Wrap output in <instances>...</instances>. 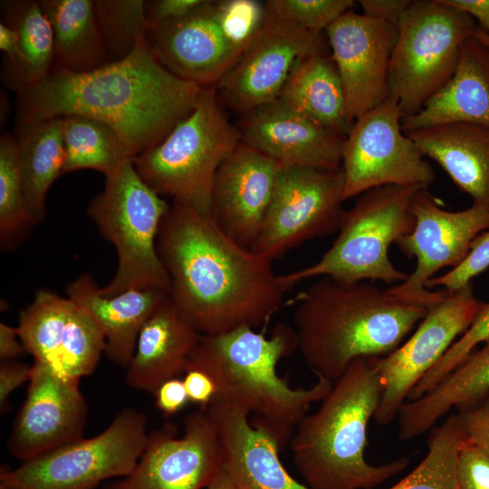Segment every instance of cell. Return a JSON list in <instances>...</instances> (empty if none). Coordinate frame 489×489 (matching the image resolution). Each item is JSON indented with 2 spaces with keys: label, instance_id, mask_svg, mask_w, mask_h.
<instances>
[{
  "label": "cell",
  "instance_id": "f907efd6",
  "mask_svg": "<svg viewBox=\"0 0 489 489\" xmlns=\"http://www.w3.org/2000/svg\"><path fill=\"white\" fill-rule=\"evenodd\" d=\"M25 352L19 338L16 327L0 323V357L1 360H14Z\"/></svg>",
  "mask_w": 489,
  "mask_h": 489
},
{
  "label": "cell",
  "instance_id": "6da1fadb",
  "mask_svg": "<svg viewBox=\"0 0 489 489\" xmlns=\"http://www.w3.org/2000/svg\"><path fill=\"white\" fill-rule=\"evenodd\" d=\"M157 250L170 300L202 335L255 329L283 304L286 291L272 262L236 244L210 216L172 203Z\"/></svg>",
  "mask_w": 489,
  "mask_h": 489
},
{
  "label": "cell",
  "instance_id": "f1b7e54d",
  "mask_svg": "<svg viewBox=\"0 0 489 489\" xmlns=\"http://www.w3.org/2000/svg\"><path fill=\"white\" fill-rule=\"evenodd\" d=\"M39 2L52 26L57 65L74 72H85L111 62L93 0Z\"/></svg>",
  "mask_w": 489,
  "mask_h": 489
},
{
  "label": "cell",
  "instance_id": "9c48e42d",
  "mask_svg": "<svg viewBox=\"0 0 489 489\" xmlns=\"http://www.w3.org/2000/svg\"><path fill=\"white\" fill-rule=\"evenodd\" d=\"M388 69L389 97L403 119L415 115L451 79L475 20L444 0H413L398 24Z\"/></svg>",
  "mask_w": 489,
  "mask_h": 489
},
{
  "label": "cell",
  "instance_id": "4dcf8cb0",
  "mask_svg": "<svg viewBox=\"0 0 489 489\" xmlns=\"http://www.w3.org/2000/svg\"><path fill=\"white\" fill-rule=\"evenodd\" d=\"M17 139L23 188L28 211L35 225L46 216V195L63 174L65 153L61 119L19 127Z\"/></svg>",
  "mask_w": 489,
  "mask_h": 489
},
{
  "label": "cell",
  "instance_id": "f5cc1de1",
  "mask_svg": "<svg viewBox=\"0 0 489 489\" xmlns=\"http://www.w3.org/2000/svg\"><path fill=\"white\" fill-rule=\"evenodd\" d=\"M206 489H242L222 467L216 473Z\"/></svg>",
  "mask_w": 489,
  "mask_h": 489
},
{
  "label": "cell",
  "instance_id": "f6af8a7d",
  "mask_svg": "<svg viewBox=\"0 0 489 489\" xmlns=\"http://www.w3.org/2000/svg\"><path fill=\"white\" fill-rule=\"evenodd\" d=\"M32 366L14 360H1L0 362V408L5 412L9 396L23 383L30 380Z\"/></svg>",
  "mask_w": 489,
  "mask_h": 489
},
{
  "label": "cell",
  "instance_id": "816d5d0a",
  "mask_svg": "<svg viewBox=\"0 0 489 489\" xmlns=\"http://www.w3.org/2000/svg\"><path fill=\"white\" fill-rule=\"evenodd\" d=\"M0 49L6 56L3 67L17 62L20 58L18 34L14 27L3 22L0 24Z\"/></svg>",
  "mask_w": 489,
  "mask_h": 489
},
{
  "label": "cell",
  "instance_id": "d6986e66",
  "mask_svg": "<svg viewBox=\"0 0 489 489\" xmlns=\"http://www.w3.org/2000/svg\"><path fill=\"white\" fill-rule=\"evenodd\" d=\"M283 167L241 141L220 165L210 216L239 245L251 249L255 242Z\"/></svg>",
  "mask_w": 489,
  "mask_h": 489
},
{
  "label": "cell",
  "instance_id": "836d02e7",
  "mask_svg": "<svg viewBox=\"0 0 489 489\" xmlns=\"http://www.w3.org/2000/svg\"><path fill=\"white\" fill-rule=\"evenodd\" d=\"M465 431L459 415L451 414L432 428L424 459L389 489H460L456 460Z\"/></svg>",
  "mask_w": 489,
  "mask_h": 489
},
{
  "label": "cell",
  "instance_id": "52a82bcc",
  "mask_svg": "<svg viewBox=\"0 0 489 489\" xmlns=\"http://www.w3.org/2000/svg\"><path fill=\"white\" fill-rule=\"evenodd\" d=\"M417 187L383 186L360 195L352 207L343 210L337 237L316 263L279 274L283 288L287 291L302 281L319 276L387 284L407 280L408 274L390 261L388 249L414 229L410 204Z\"/></svg>",
  "mask_w": 489,
  "mask_h": 489
},
{
  "label": "cell",
  "instance_id": "5b68a950",
  "mask_svg": "<svg viewBox=\"0 0 489 489\" xmlns=\"http://www.w3.org/2000/svg\"><path fill=\"white\" fill-rule=\"evenodd\" d=\"M381 393L370 359H357L333 382L317 410L298 423L289 446L311 489H373L408 466V458L379 465L365 458L368 425Z\"/></svg>",
  "mask_w": 489,
  "mask_h": 489
},
{
  "label": "cell",
  "instance_id": "d590c367",
  "mask_svg": "<svg viewBox=\"0 0 489 489\" xmlns=\"http://www.w3.org/2000/svg\"><path fill=\"white\" fill-rule=\"evenodd\" d=\"M95 13L111 62L129 56L146 37L149 24L143 0H93Z\"/></svg>",
  "mask_w": 489,
  "mask_h": 489
},
{
  "label": "cell",
  "instance_id": "8992f818",
  "mask_svg": "<svg viewBox=\"0 0 489 489\" xmlns=\"http://www.w3.org/2000/svg\"><path fill=\"white\" fill-rule=\"evenodd\" d=\"M216 88L201 91L194 109L157 145L132 159L140 177L172 203L210 216L216 172L240 143Z\"/></svg>",
  "mask_w": 489,
  "mask_h": 489
},
{
  "label": "cell",
  "instance_id": "c3c4849f",
  "mask_svg": "<svg viewBox=\"0 0 489 489\" xmlns=\"http://www.w3.org/2000/svg\"><path fill=\"white\" fill-rule=\"evenodd\" d=\"M413 0H360L364 14L398 24Z\"/></svg>",
  "mask_w": 489,
  "mask_h": 489
},
{
  "label": "cell",
  "instance_id": "ba28073f",
  "mask_svg": "<svg viewBox=\"0 0 489 489\" xmlns=\"http://www.w3.org/2000/svg\"><path fill=\"white\" fill-rule=\"evenodd\" d=\"M170 205L125 159L106 177L87 209L101 235L115 248L117 269L101 292L113 296L130 289L170 292V280L157 250L161 222Z\"/></svg>",
  "mask_w": 489,
  "mask_h": 489
},
{
  "label": "cell",
  "instance_id": "f35d334b",
  "mask_svg": "<svg viewBox=\"0 0 489 489\" xmlns=\"http://www.w3.org/2000/svg\"><path fill=\"white\" fill-rule=\"evenodd\" d=\"M216 12L224 35L241 54L262 31L268 15L265 3L256 0L216 1Z\"/></svg>",
  "mask_w": 489,
  "mask_h": 489
},
{
  "label": "cell",
  "instance_id": "8d00e7d4",
  "mask_svg": "<svg viewBox=\"0 0 489 489\" xmlns=\"http://www.w3.org/2000/svg\"><path fill=\"white\" fill-rule=\"evenodd\" d=\"M105 346L104 335L96 322L75 304L52 369L62 376L80 380L94 371Z\"/></svg>",
  "mask_w": 489,
  "mask_h": 489
},
{
  "label": "cell",
  "instance_id": "11a10c76",
  "mask_svg": "<svg viewBox=\"0 0 489 489\" xmlns=\"http://www.w3.org/2000/svg\"><path fill=\"white\" fill-rule=\"evenodd\" d=\"M0 489H20L5 482L0 483Z\"/></svg>",
  "mask_w": 489,
  "mask_h": 489
},
{
  "label": "cell",
  "instance_id": "bcb514c9",
  "mask_svg": "<svg viewBox=\"0 0 489 489\" xmlns=\"http://www.w3.org/2000/svg\"><path fill=\"white\" fill-rule=\"evenodd\" d=\"M153 395L156 407L166 415L179 412L189 402L184 381L178 378L163 382Z\"/></svg>",
  "mask_w": 489,
  "mask_h": 489
},
{
  "label": "cell",
  "instance_id": "4316f807",
  "mask_svg": "<svg viewBox=\"0 0 489 489\" xmlns=\"http://www.w3.org/2000/svg\"><path fill=\"white\" fill-rule=\"evenodd\" d=\"M423 397L406 401L398 413L399 438H415L433 428L452 408L481 401L489 392V340Z\"/></svg>",
  "mask_w": 489,
  "mask_h": 489
},
{
  "label": "cell",
  "instance_id": "603a6c76",
  "mask_svg": "<svg viewBox=\"0 0 489 489\" xmlns=\"http://www.w3.org/2000/svg\"><path fill=\"white\" fill-rule=\"evenodd\" d=\"M66 292L102 331L107 358L124 368L132 360L141 329L169 298V292L154 288L130 289L105 296L90 273H82L72 281Z\"/></svg>",
  "mask_w": 489,
  "mask_h": 489
},
{
  "label": "cell",
  "instance_id": "cb8c5ba5",
  "mask_svg": "<svg viewBox=\"0 0 489 489\" xmlns=\"http://www.w3.org/2000/svg\"><path fill=\"white\" fill-rule=\"evenodd\" d=\"M201 335L168 298L141 329L126 383L154 394L163 382L185 373Z\"/></svg>",
  "mask_w": 489,
  "mask_h": 489
},
{
  "label": "cell",
  "instance_id": "7c38bea8",
  "mask_svg": "<svg viewBox=\"0 0 489 489\" xmlns=\"http://www.w3.org/2000/svg\"><path fill=\"white\" fill-rule=\"evenodd\" d=\"M410 210L414 229L397 245L405 255L416 258V268L407 280L388 291L400 300L429 309L447 292L427 289V283L440 269H453L465 260L474 239L489 229V209L473 205L462 211H448L441 207L428 187H419L412 197Z\"/></svg>",
  "mask_w": 489,
  "mask_h": 489
},
{
  "label": "cell",
  "instance_id": "484cf974",
  "mask_svg": "<svg viewBox=\"0 0 489 489\" xmlns=\"http://www.w3.org/2000/svg\"><path fill=\"white\" fill-rule=\"evenodd\" d=\"M453 122L489 127V47L475 36L463 43L451 79L420 111L402 119V129L407 132Z\"/></svg>",
  "mask_w": 489,
  "mask_h": 489
},
{
  "label": "cell",
  "instance_id": "3957f363",
  "mask_svg": "<svg viewBox=\"0 0 489 489\" xmlns=\"http://www.w3.org/2000/svg\"><path fill=\"white\" fill-rule=\"evenodd\" d=\"M295 301L298 350L317 378L332 382L357 359L391 353L428 311L368 281L330 277L299 292Z\"/></svg>",
  "mask_w": 489,
  "mask_h": 489
},
{
  "label": "cell",
  "instance_id": "1f68e13d",
  "mask_svg": "<svg viewBox=\"0 0 489 489\" xmlns=\"http://www.w3.org/2000/svg\"><path fill=\"white\" fill-rule=\"evenodd\" d=\"M60 119L65 153L63 173L91 168L107 177L125 159H130L120 137L107 123L82 115Z\"/></svg>",
  "mask_w": 489,
  "mask_h": 489
},
{
  "label": "cell",
  "instance_id": "74e56055",
  "mask_svg": "<svg viewBox=\"0 0 489 489\" xmlns=\"http://www.w3.org/2000/svg\"><path fill=\"white\" fill-rule=\"evenodd\" d=\"M489 340V302H482L469 328L453 343L441 359L418 380L408 400L417 399L459 366L480 343Z\"/></svg>",
  "mask_w": 489,
  "mask_h": 489
},
{
  "label": "cell",
  "instance_id": "d6a6232c",
  "mask_svg": "<svg viewBox=\"0 0 489 489\" xmlns=\"http://www.w3.org/2000/svg\"><path fill=\"white\" fill-rule=\"evenodd\" d=\"M74 308L68 297L41 289L21 311L16 329L25 352L35 362L54 366Z\"/></svg>",
  "mask_w": 489,
  "mask_h": 489
},
{
  "label": "cell",
  "instance_id": "b9f144b4",
  "mask_svg": "<svg viewBox=\"0 0 489 489\" xmlns=\"http://www.w3.org/2000/svg\"><path fill=\"white\" fill-rule=\"evenodd\" d=\"M456 478L460 489H489V456L466 435L457 455Z\"/></svg>",
  "mask_w": 489,
  "mask_h": 489
},
{
  "label": "cell",
  "instance_id": "44dd1931",
  "mask_svg": "<svg viewBox=\"0 0 489 489\" xmlns=\"http://www.w3.org/2000/svg\"><path fill=\"white\" fill-rule=\"evenodd\" d=\"M238 132L241 142L283 167L341 168L345 137L316 124L279 100L245 113Z\"/></svg>",
  "mask_w": 489,
  "mask_h": 489
},
{
  "label": "cell",
  "instance_id": "f546056e",
  "mask_svg": "<svg viewBox=\"0 0 489 489\" xmlns=\"http://www.w3.org/2000/svg\"><path fill=\"white\" fill-rule=\"evenodd\" d=\"M5 22L19 37L20 58L3 67L5 84L18 93L41 82L53 66L54 43L51 24L36 1L5 2Z\"/></svg>",
  "mask_w": 489,
  "mask_h": 489
},
{
  "label": "cell",
  "instance_id": "ac0fdd59",
  "mask_svg": "<svg viewBox=\"0 0 489 489\" xmlns=\"http://www.w3.org/2000/svg\"><path fill=\"white\" fill-rule=\"evenodd\" d=\"M87 406L79 380L34 361L25 399L8 440L11 455L23 463L83 438Z\"/></svg>",
  "mask_w": 489,
  "mask_h": 489
},
{
  "label": "cell",
  "instance_id": "ee69618b",
  "mask_svg": "<svg viewBox=\"0 0 489 489\" xmlns=\"http://www.w3.org/2000/svg\"><path fill=\"white\" fill-rule=\"evenodd\" d=\"M205 0L146 1L149 27L179 20L199 7Z\"/></svg>",
  "mask_w": 489,
  "mask_h": 489
},
{
  "label": "cell",
  "instance_id": "9a60e30c",
  "mask_svg": "<svg viewBox=\"0 0 489 489\" xmlns=\"http://www.w3.org/2000/svg\"><path fill=\"white\" fill-rule=\"evenodd\" d=\"M254 42L220 79L216 88L235 110L247 113L276 101L296 62L327 53V37L270 12Z\"/></svg>",
  "mask_w": 489,
  "mask_h": 489
},
{
  "label": "cell",
  "instance_id": "e575fe53",
  "mask_svg": "<svg viewBox=\"0 0 489 489\" xmlns=\"http://www.w3.org/2000/svg\"><path fill=\"white\" fill-rule=\"evenodd\" d=\"M35 225L26 206L17 139L4 135L0 140V245L11 251Z\"/></svg>",
  "mask_w": 489,
  "mask_h": 489
},
{
  "label": "cell",
  "instance_id": "7a4b0ae2",
  "mask_svg": "<svg viewBox=\"0 0 489 489\" xmlns=\"http://www.w3.org/2000/svg\"><path fill=\"white\" fill-rule=\"evenodd\" d=\"M204 88L167 70L145 37L126 58L92 71L53 65L19 93L18 127L67 115L93 118L116 130L132 160L192 111Z\"/></svg>",
  "mask_w": 489,
  "mask_h": 489
},
{
  "label": "cell",
  "instance_id": "83f0119b",
  "mask_svg": "<svg viewBox=\"0 0 489 489\" xmlns=\"http://www.w3.org/2000/svg\"><path fill=\"white\" fill-rule=\"evenodd\" d=\"M316 124L346 137L352 123L346 113L342 82L328 53L301 58L277 99Z\"/></svg>",
  "mask_w": 489,
  "mask_h": 489
},
{
  "label": "cell",
  "instance_id": "e0dca14e",
  "mask_svg": "<svg viewBox=\"0 0 489 489\" xmlns=\"http://www.w3.org/2000/svg\"><path fill=\"white\" fill-rule=\"evenodd\" d=\"M325 34L342 82L347 117L352 123L389 97L388 69L398 26L350 9Z\"/></svg>",
  "mask_w": 489,
  "mask_h": 489
},
{
  "label": "cell",
  "instance_id": "7dc6e473",
  "mask_svg": "<svg viewBox=\"0 0 489 489\" xmlns=\"http://www.w3.org/2000/svg\"><path fill=\"white\" fill-rule=\"evenodd\" d=\"M183 381L189 401L201 408H206L216 396L215 382L202 370L187 369Z\"/></svg>",
  "mask_w": 489,
  "mask_h": 489
},
{
  "label": "cell",
  "instance_id": "7bdbcfd3",
  "mask_svg": "<svg viewBox=\"0 0 489 489\" xmlns=\"http://www.w3.org/2000/svg\"><path fill=\"white\" fill-rule=\"evenodd\" d=\"M457 411L466 437L489 456V392L475 405Z\"/></svg>",
  "mask_w": 489,
  "mask_h": 489
},
{
  "label": "cell",
  "instance_id": "277c9868",
  "mask_svg": "<svg viewBox=\"0 0 489 489\" xmlns=\"http://www.w3.org/2000/svg\"><path fill=\"white\" fill-rule=\"evenodd\" d=\"M296 349L298 339L292 327L278 324L269 337L242 327L223 334L201 335L186 370L206 373L216 384V398L245 409L250 423L267 432L282 451L311 406L322 400L333 384L317 378L311 388H292L282 379L276 365Z\"/></svg>",
  "mask_w": 489,
  "mask_h": 489
},
{
  "label": "cell",
  "instance_id": "30bf717a",
  "mask_svg": "<svg viewBox=\"0 0 489 489\" xmlns=\"http://www.w3.org/2000/svg\"><path fill=\"white\" fill-rule=\"evenodd\" d=\"M144 414L120 411L108 427L15 469L2 466L0 481L20 489H93L112 477H126L136 466L149 440Z\"/></svg>",
  "mask_w": 489,
  "mask_h": 489
},
{
  "label": "cell",
  "instance_id": "ffe728a7",
  "mask_svg": "<svg viewBox=\"0 0 489 489\" xmlns=\"http://www.w3.org/2000/svg\"><path fill=\"white\" fill-rule=\"evenodd\" d=\"M146 39L167 70L202 87L217 83L242 55L219 26L216 1L205 0L179 20L149 27Z\"/></svg>",
  "mask_w": 489,
  "mask_h": 489
},
{
  "label": "cell",
  "instance_id": "5bb4252c",
  "mask_svg": "<svg viewBox=\"0 0 489 489\" xmlns=\"http://www.w3.org/2000/svg\"><path fill=\"white\" fill-rule=\"evenodd\" d=\"M482 302L473 283L447 293L428 309L417 330L391 353L370 359L382 393L373 419L388 425L397 416L418 380L441 359L473 322Z\"/></svg>",
  "mask_w": 489,
  "mask_h": 489
},
{
  "label": "cell",
  "instance_id": "60d3db41",
  "mask_svg": "<svg viewBox=\"0 0 489 489\" xmlns=\"http://www.w3.org/2000/svg\"><path fill=\"white\" fill-rule=\"evenodd\" d=\"M489 267V229L478 235L471 244L465 260L448 273L431 278L427 289L442 287L447 293L455 292L472 283L473 278Z\"/></svg>",
  "mask_w": 489,
  "mask_h": 489
},
{
  "label": "cell",
  "instance_id": "db71d44e",
  "mask_svg": "<svg viewBox=\"0 0 489 489\" xmlns=\"http://www.w3.org/2000/svg\"><path fill=\"white\" fill-rule=\"evenodd\" d=\"M474 36L482 43L489 47V34L484 33L478 27V30L475 33Z\"/></svg>",
  "mask_w": 489,
  "mask_h": 489
},
{
  "label": "cell",
  "instance_id": "681fc988",
  "mask_svg": "<svg viewBox=\"0 0 489 489\" xmlns=\"http://www.w3.org/2000/svg\"><path fill=\"white\" fill-rule=\"evenodd\" d=\"M444 2L469 14L478 27L489 34V0H444Z\"/></svg>",
  "mask_w": 489,
  "mask_h": 489
},
{
  "label": "cell",
  "instance_id": "4fadbf2b",
  "mask_svg": "<svg viewBox=\"0 0 489 489\" xmlns=\"http://www.w3.org/2000/svg\"><path fill=\"white\" fill-rule=\"evenodd\" d=\"M342 168L283 167L251 251L270 261L310 239L338 230L343 212Z\"/></svg>",
  "mask_w": 489,
  "mask_h": 489
},
{
  "label": "cell",
  "instance_id": "2e32d148",
  "mask_svg": "<svg viewBox=\"0 0 489 489\" xmlns=\"http://www.w3.org/2000/svg\"><path fill=\"white\" fill-rule=\"evenodd\" d=\"M184 433L166 424L149 434L132 472L110 489H203L221 466L217 433L206 408L187 416Z\"/></svg>",
  "mask_w": 489,
  "mask_h": 489
},
{
  "label": "cell",
  "instance_id": "8fae6325",
  "mask_svg": "<svg viewBox=\"0 0 489 489\" xmlns=\"http://www.w3.org/2000/svg\"><path fill=\"white\" fill-rule=\"evenodd\" d=\"M402 119L388 97L352 122L342 147L343 201L383 186L428 187L436 180L433 167L404 132Z\"/></svg>",
  "mask_w": 489,
  "mask_h": 489
},
{
  "label": "cell",
  "instance_id": "d4e9b609",
  "mask_svg": "<svg viewBox=\"0 0 489 489\" xmlns=\"http://www.w3.org/2000/svg\"><path fill=\"white\" fill-rule=\"evenodd\" d=\"M405 133L472 197L473 205L489 209L488 126L453 122Z\"/></svg>",
  "mask_w": 489,
  "mask_h": 489
},
{
  "label": "cell",
  "instance_id": "ab89813d",
  "mask_svg": "<svg viewBox=\"0 0 489 489\" xmlns=\"http://www.w3.org/2000/svg\"><path fill=\"white\" fill-rule=\"evenodd\" d=\"M267 9L311 32L323 33L354 5L352 0H268Z\"/></svg>",
  "mask_w": 489,
  "mask_h": 489
},
{
  "label": "cell",
  "instance_id": "7402d4cb",
  "mask_svg": "<svg viewBox=\"0 0 489 489\" xmlns=\"http://www.w3.org/2000/svg\"><path fill=\"white\" fill-rule=\"evenodd\" d=\"M206 410L217 433L221 466L242 489H311L289 474L275 440L250 423L245 409L215 398Z\"/></svg>",
  "mask_w": 489,
  "mask_h": 489
}]
</instances>
